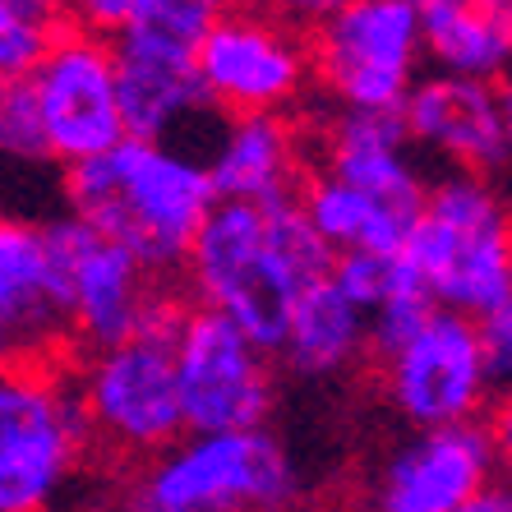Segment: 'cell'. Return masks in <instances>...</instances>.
<instances>
[{"mask_svg": "<svg viewBox=\"0 0 512 512\" xmlns=\"http://www.w3.org/2000/svg\"><path fill=\"white\" fill-rule=\"evenodd\" d=\"M157 512H291L300 471L268 425L180 434L130 489Z\"/></svg>", "mask_w": 512, "mask_h": 512, "instance_id": "cell-4", "label": "cell"}, {"mask_svg": "<svg viewBox=\"0 0 512 512\" xmlns=\"http://www.w3.org/2000/svg\"><path fill=\"white\" fill-rule=\"evenodd\" d=\"M402 250L448 310L476 319L512 296V217L480 171L448 167L429 180L425 213Z\"/></svg>", "mask_w": 512, "mask_h": 512, "instance_id": "cell-2", "label": "cell"}, {"mask_svg": "<svg viewBox=\"0 0 512 512\" xmlns=\"http://www.w3.org/2000/svg\"><path fill=\"white\" fill-rule=\"evenodd\" d=\"M499 97H503V134H508V153H512V79L499 84Z\"/></svg>", "mask_w": 512, "mask_h": 512, "instance_id": "cell-31", "label": "cell"}, {"mask_svg": "<svg viewBox=\"0 0 512 512\" xmlns=\"http://www.w3.org/2000/svg\"><path fill=\"white\" fill-rule=\"evenodd\" d=\"M153 0H65V19L88 33L102 37H120L125 28H134L148 14Z\"/></svg>", "mask_w": 512, "mask_h": 512, "instance_id": "cell-26", "label": "cell"}, {"mask_svg": "<svg viewBox=\"0 0 512 512\" xmlns=\"http://www.w3.org/2000/svg\"><path fill=\"white\" fill-rule=\"evenodd\" d=\"M457 512H512V485L503 476L489 480V485L480 489V494H471V499H466Z\"/></svg>", "mask_w": 512, "mask_h": 512, "instance_id": "cell-30", "label": "cell"}, {"mask_svg": "<svg viewBox=\"0 0 512 512\" xmlns=\"http://www.w3.org/2000/svg\"><path fill=\"white\" fill-rule=\"evenodd\" d=\"M365 351H370V310L346 296L337 277H323L300 296L277 360L300 379H333Z\"/></svg>", "mask_w": 512, "mask_h": 512, "instance_id": "cell-19", "label": "cell"}, {"mask_svg": "<svg viewBox=\"0 0 512 512\" xmlns=\"http://www.w3.org/2000/svg\"><path fill=\"white\" fill-rule=\"evenodd\" d=\"M402 120L416 148L439 157L443 167L494 176L512 162L508 134H503V97L494 79L429 70L411 88Z\"/></svg>", "mask_w": 512, "mask_h": 512, "instance_id": "cell-14", "label": "cell"}, {"mask_svg": "<svg viewBox=\"0 0 512 512\" xmlns=\"http://www.w3.org/2000/svg\"><path fill=\"white\" fill-rule=\"evenodd\" d=\"M120 65V111L134 139H171L185 120L213 111V97L203 88L199 56L190 51L153 47L143 37H116Z\"/></svg>", "mask_w": 512, "mask_h": 512, "instance_id": "cell-17", "label": "cell"}, {"mask_svg": "<svg viewBox=\"0 0 512 512\" xmlns=\"http://www.w3.org/2000/svg\"><path fill=\"white\" fill-rule=\"evenodd\" d=\"M323 171L351 180L360 190L397 203L402 213H425L429 180L416 167V139L406 130L402 111L333 107L319 125Z\"/></svg>", "mask_w": 512, "mask_h": 512, "instance_id": "cell-15", "label": "cell"}, {"mask_svg": "<svg viewBox=\"0 0 512 512\" xmlns=\"http://www.w3.org/2000/svg\"><path fill=\"white\" fill-rule=\"evenodd\" d=\"M120 512H157V508H148V503H143L139 494H125V503H120Z\"/></svg>", "mask_w": 512, "mask_h": 512, "instance_id": "cell-32", "label": "cell"}, {"mask_svg": "<svg viewBox=\"0 0 512 512\" xmlns=\"http://www.w3.org/2000/svg\"><path fill=\"white\" fill-rule=\"evenodd\" d=\"M199 74L217 116L291 111L314 88L310 33L263 10L259 0H240L203 37Z\"/></svg>", "mask_w": 512, "mask_h": 512, "instance_id": "cell-8", "label": "cell"}, {"mask_svg": "<svg viewBox=\"0 0 512 512\" xmlns=\"http://www.w3.org/2000/svg\"><path fill=\"white\" fill-rule=\"evenodd\" d=\"M263 10H273L277 19H286V24L305 28V33H314V28L328 19V14H337L346 5V0H259Z\"/></svg>", "mask_w": 512, "mask_h": 512, "instance_id": "cell-28", "label": "cell"}, {"mask_svg": "<svg viewBox=\"0 0 512 512\" xmlns=\"http://www.w3.org/2000/svg\"><path fill=\"white\" fill-rule=\"evenodd\" d=\"M314 88L333 107L402 111L429 65L425 19L411 0H346L310 33Z\"/></svg>", "mask_w": 512, "mask_h": 512, "instance_id": "cell-6", "label": "cell"}, {"mask_svg": "<svg viewBox=\"0 0 512 512\" xmlns=\"http://www.w3.org/2000/svg\"><path fill=\"white\" fill-rule=\"evenodd\" d=\"M180 397L190 429H259L268 425L277 402L273 351H263L227 314L194 305L176 346Z\"/></svg>", "mask_w": 512, "mask_h": 512, "instance_id": "cell-11", "label": "cell"}, {"mask_svg": "<svg viewBox=\"0 0 512 512\" xmlns=\"http://www.w3.org/2000/svg\"><path fill=\"white\" fill-rule=\"evenodd\" d=\"M185 291L194 305L227 314L263 351L277 356L291 333V314L310 286L277 254L263 203L217 199L185 259Z\"/></svg>", "mask_w": 512, "mask_h": 512, "instance_id": "cell-3", "label": "cell"}, {"mask_svg": "<svg viewBox=\"0 0 512 512\" xmlns=\"http://www.w3.org/2000/svg\"><path fill=\"white\" fill-rule=\"evenodd\" d=\"M499 480L494 429L480 420L416 429L374 480V512H457Z\"/></svg>", "mask_w": 512, "mask_h": 512, "instance_id": "cell-13", "label": "cell"}, {"mask_svg": "<svg viewBox=\"0 0 512 512\" xmlns=\"http://www.w3.org/2000/svg\"><path fill=\"white\" fill-rule=\"evenodd\" d=\"M0 143L14 162H51L47 125H42V107L28 74L0 84Z\"/></svg>", "mask_w": 512, "mask_h": 512, "instance_id": "cell-23", "label": "cell"}, {"mask_svg": "<svg viewBox=\"0 0 512 512\" xmlns=\"http://www.w3.org/2000/svg\"><path fill=\"white\" fill-rule=\"evenodd\" d=\"M157 282L139 254L74 213V337L88 351L139 333Z\"/></svg>", "mask_w": 512, "mask_h": 512, "instance_id": "cell-16", "label": "cell"}, {"mask_svg": "<svg viewBox=\"0 0 512 512\" xmlns=\"http://www.w3.org/2000/svg\"><path fill=\"white\" fill-rule=\"evenodd\" d=\"M489 429H494V453H499V476L512 485V388L499 397L494 416H489Z\"/></svg>", "mask_w": 512, "mask_h": 512, "instance_id": "cell-29", "label": "cell"}, {"mask_svg": "<svg viewBox=\"0 0 512 512\" xmlns=\"http://www.w3.org/2000/svg\"><path fill=\"white\" fill-rule=\"evenodd\" d=\"M227 0H153L134 28H125L130 37H143L153 47H171V51H190L199 56L208 28L222 19Z\"/></svg>", "mask_w": 512, "mask_h": 512, "instance_id": "cell-22", "label": "cell"}, {"mask_svg": "<svg viewBox=\"0 0 512 512\" xmlns=\"http://www.w3.org/2000/svg\"><path fill=\"white\" fill-rule=\"evenodd\" d=\"M416 10H434V5H448V0H411Z\"/></svg>", "mask_w": 512, "mask_h": 512, "instance_id": "cell-33", "label": "cell"}, {"mask_svg": "<svg viewBox=\"0 0 512 512\" xmlns=\"http://www.w3.org/2000/svg\"><path fill=\"white\" fill-rule=\"evenodd\" d=\"M425 19V51L434 70L471 79H512V0H448Z\"/></svg>", "mask_w": 512, "mask_h": 512, "instance_id": "cell-20", "label": "cell"}, {"mask_svg": "<svg viewBox=\"0 0 512 512\" xmlns=\"http://www.w3.org/2000/svg\"><path fill=\"white\" fill-rule=\"evenodd\" d=\"M180 337L134 333L116 346L88 351L79 388L93 411L97 439L134 457H157L190 434L185 397H180Z\"/></svg>", "mask_w": 512, "mask_h": 512, "instance_id": "cell-7", "label": "cell"}, {"mask_svg": "<svg viewBox=\"0 0 512 512\" xmlns=\"http://www.w3.org/2000/svg\"><path fill=\"white\" fill-rule=\"evenodd\" d=\"M65 24H33V19H0V79H24L42 65L56 33Z\"/></svg>", "mask_w": 512, "mask_h": 512, "instance_id": "cell-25", "label": "cell"}, {"mask_svg": "<svg viewBox=\"0 0 512 512\" xmlns=\"http://www.w3.org/2000/svg\"><path fill=\"white\" fill-rule=\"evenodd\" d=\"M93 439L84 388L56 356L10 360L0 383V512L51 508Z\"/></svg>", "mask_w": 512, "mask_h": 512, "instance_id": "cell-5", "label": "cell"}, {"mask_svg": "<svg viewBox=\"0 0 512 512\" xmlns=\"http://www.w3.org/2000/svg\"><path fill=\"white\" fill-rule=\"evenodd\" d=\"M434 310H439V300H434V291H429L425 282L397 291L393 300H383L379 310H370V356L374 360L397 356V351L434 319Z\"/></svg>", "mask_w": 512, "mask_h": 512, "instance_id": "cell-24", "label": "cell"}, {"mask_svg": "<svg viewBox=\"0 0 512 512\" xmlns=\"http://www.w3.org/2000/svg\"><path fill=\"white\" fill-rule=\"evenodd\" d=\"M60 194L70 213L139 254L153 277L185 273L194 236L217 203L208 162L167 139L134 134L88 162L60 167Z\"/></svg>", "mask_w": 512, "mask_h": 512, "instance_id": "cell-1", "label": "cell"}, {"mask_svg": "<svg viewBox=\"0 0 512 512\" xmlns=\"http://www.w3.org/2000/svg\"><path fill=\"white\" fill-rule=\"evenodd\" d=\"M0 328L10 360H47L74 337V213L0 227Z\"/></svg>", "mask_w": 512, "mask_h": 512, "instance_id": "cell-9", "label": "cell"}, {"mask_svg": "<svg viewBox=\"0 0 512 512\" xmlns=\"http://www.w3.org/2000/svg\"><path fill=\"white\" fill-rule=\"evenodd\" d=\"M379 370L393 411L416 429L476 420L494 388L476 319L448 305H439L397 356L379 360Z\"/></svg>", "mask_w": 512, "mask_h": 512, "instance_id": "cell-12", "label": "cell"}, {"mask_svg": "<svg viewBox=\"0 0 512 512\" xmlns=\"http://www.w3.org/2000/svg\"><path fill=\"white\" fill-rule=\"evenodd\" d=\"M480 346H485V365L494 388H512V296L489 305L485 314H476Z\"/></svg>", "mask_w": 512, "mask_h": 512, "instance_id": "cell-27", "label": "cell"}, {"mask_svg": "<svg viewBox=\"0 0 512 512\" xmlns=\"http://www.w3.org/2000/svg\"><path fill=\"white\" fill-rule=\"evenodd\" d=\"M217 199L268 203L296 194L300 176V134L286 111H250V116H222L213 148H208Z\"/></svg>", "mask_w": 512, "mask_h": 512, "instance_id": "cell-18", "label": "cell"}, {"mask_svg": "<svg viewBox=\"0 0 512 512\" xmlns=\"http://www.w3.org/2000/svg\"><path fill=\"white\" fill-rule=\"evenodd\" d=\"M300 203H305V213L314 217V227L337 245V254L402 250L411 227L420 222L416 213H402L397 203L360 190V185L333 176V171H314V176L300 180Z\"/></svg>", "mask_w": 512, "mask_h": 512, "instance_id": "cell-21", "label": "cell"}, {"mask_svg": "<svg viewBox=\"0 0 512 512\" xmlns=\"http://www.w3.org/2000/svg\"><path fill=\"white\" fill-rule=\"evenodd\" d=\"M28 79H33L37 107H42L47 148L56 167L88 162L130 134L125 111H120L116 37L65 24Z\"/></svg>", "mask_w": 512, "mask_h": 512, "instance_id": "cell-10", "label": "cell"}, {"mask_svg": "<svg viewBox=\"0 0 512 512\" xmlns=\"http://www.w3.org/2000/svg\"><path fill=\"white\" fill-rule=\"evenodd\" d=\"M227 5H240V0H227Z\"/></svg>", "mask_w": 512, "mask_h": 512, "instance_id": "cell-34", "label": "cell"}]
</instances>
